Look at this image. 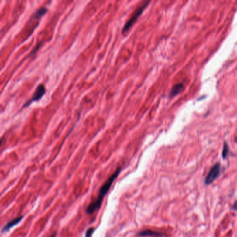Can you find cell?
<instances>
[{
    "instance_id": "cell-1",
    "label": "cell",
    "mask_w": 237,
    "mask_h": 237,
    "mask_svg": "<svg viewBox=\"0 0 237 237\" xmlns=\"http://www.w3.org/2000/svg\"><path fill=\"white\" fill-rule=\"evenodd\" d=\"M120 171H121V168H118L114 173L111 175L110 177L106 181L102 186H101L97 199L95 200V201L91 202V204L87 207V209H86L87 214H92L93 213L97 211L99 209H100V207H101V202H102V200L104 199V197H105V195L108 193V191H109L110 188L111 187V185L113 184V182H114L115 179L118 177V176L119 175Z\"/></svg>"
},
{
    "instance_id": "cell-2",
    "label": "cell",
    "mask_w": 237,
    "mask_h": 237,
    "mask_svg": "<svg viewBox=\"0 0 237 237\" xmlns=\"http://www.w3.org/2000/svg\"><path fill=\"white\" fill-rule=\"evenodd\" d=\"M149 3H150V2L149 1L143 2V4L142 5L138 7L136 10H135L134 13H133V15L131 16V18H130L129 20L127 22L126 24H125L124 26V27H123L122 31L123 33H126L127 31H128L130 29V28H131L132 25L135 23V22L137 20V19L139 18V17L143 13V11L145 10V9L148 6V4Z\"/></svg>"
},
{
    "instance_id": "cell-3",
    "label": "cell",
    "mask_w": 237,
    "mask_h": 237,
    "mask_svg": "<svg viewBox=\"0 0 237 237\" xmlns=\"http://www.w3.org/2000/svg\"><path fill=\"white\" fill-rule=\"evenodd\" d=\"M221 164L217 163L211 167L210 170L208 173L206 179H205V184L207 185H209L214 182L216 179L218 177L220 173H221Z\"/></svg>"
},
{
    "instance_id": "cell-4",
    "label": "cell",
    "mask_w": 237,
    "mask_h": 237,
    "mask_svg": "<svg viewBox=\"0 0 237 237\" xmlns=\"http://www.w3.org/2000/svg\"><path fill=\"white\" fill-rule=\"evenodd\" d=\"M45 92H46V89H45V86L43 85V84H40V85L38 86L37 88H36L34 93H33V95L32 96V98H31L29 100H28L25 104V105H24V108L27 107V106H29L31 103H33V101L40 100V99L43 98V95H45Z\"/></svg>"
},
{
    "instance_id": "cell-5",
    "label": "cell",
    "mask_w": 237,
    "mask_h": 237,
    "mask_svg": "<svg viewBox=\"0 0 237 237\" xmlns=\"http://www.w3.org/2000/svg\"><path fill=\"white\" fill-rule=\"evenodd\" d=\"M137 236L139 237H163L165 234L159 232L152 230H144L137 234Z\"/></svg>"
},
{
    "instance_id": "cell-6",
    "label": "cell",
    "mask_w": 237,
    "mask_h": 237,
    "mask_svg": "<svg viewBox=\"0 0 237 237\" xmlns=\"http://www.w3.org/2000/svg\"><path fill=\"white\" fill-rule=\"evenodd\" d=\"M22 218H23V216H20V217L15 218L11 220V221H9L8 223H7L5 226H4V228L2 229V232H4L6 231L9 230V229H10L11 227H13L15 225H16L17 224H18L19 222H20L22 220Z\"/></svg>"
},
{
    "instance_id": "cell-7",
    "label": "cell",
    "mask_w": 237,
    "mask_h": 237,
    "mask_svg": "<svg viewBox=\"0 0 237 237\" xmlns=\"http://www.w3.org/2000/svg\"><path fill=\"white\" fill-rule=\"evenodd\" d=\"M183 89H184V84L182 83H179L175 84V85H174L173 86V88L171 89L170 93V98H173V97L177 95L179 93H180L181 92L183 91Z\"/></svg>"
},
{
    "instance_id": "cell-8",
    "label": "cell",
    "mask_w": 237,
    "mask_h": 237,
    "mask_svg": "<svg viewBox=\"0 0 237 237\" xmlns=\"http://www.w3.org/2000/svg\"><path fill=\"white\" fill-rule=\"evenodd\" d=\"M47 8H45V7H41L40 9H38V10L36 12L33 17H34V18H39V17L45 15V14L47 13Z\"/></svg>"
},
{
    "instance_id": "cell-9",
    "label": "cell",
    "mask_w": 237,
    "mask_h": 237,
    "mask_svg": "<svg viewBox=\"0 0 237 237\" xmlns=\"http://www.w3.org/2000/svg\"><path fill=\"white\" fill-rule=\"evenodd\" d=\"M229 153V146L226 142L224 143V146H223V149H222V157L223 159H226L227 155H228Z\"/></svg>"
},
{
    "instance_id": "cell-10",
    "label": "cell",
    "mask_w": 237,
    "mask_h": 237,
    "mask_svg": "<svg viewBox=\"0 0 237 237\" xmlns=\"http://www.w3.org/2000/svg\"><path fill=\"white\" fill-rule=\"evenodd\" d=\"M94 229H94L93 227H91V228L88 229L86 233V237H91L92 234H93V233L94 232Z\"/></svg>"
},
{
    "instance_id": "cell-11",
    "label": "cell",
    "mask_w": 237,
    "mask_h": 237,
    "mask_svg": "<svg viewBox=\"0 0 237 237\" xmlns=\"http://www.w3.org/2000/svg\"><path fill=\"white\" fill-rule=\"evenodd\" d=\"M56 236H57V233H54V234H53L52 236H50L49 237H56Z\"/></svg>"
}]
</instances>
